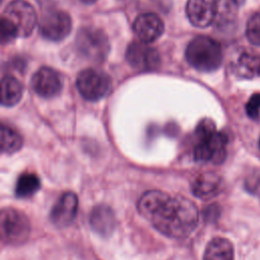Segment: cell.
Segmentation results:
<instances>
[{
	"label": "cell",
	"mask_w": 260,
	"mask_h": 260,
	"mask_svg": "<svg viewBox=\"0 0 260 260\" xmlns=\"http://www.w3.org/2000/svg\"><path fill=\"white\" fill-rule=\"evenodd\" d=\"M138 211L162 235L175 239L188 237L197 226V206L183 196H171L159 190L142 194Z\"/></svg>",
	"instance_id": "6da1fadb"
},
{
	"label": "cell",
	"mask_w": 260,
	"mask_h": 260,
	"mask_svg": "<svg viewBox=\"0 0 260 260\" xmlns=\"http://www.w3.org/2000/svg\"><path fill=\"white\" fill-rule=\"evenodd\" d=\"M193 157L197 161L221 164L226 156L228 136L216 130L212 120L202 119L195 129Z\"/></svg>",
	"instance_id": "7a4b0ae2"
},
{
	"label": "cell",
	"mask_w": 260,
	"mask_h": 260,
	"mask_svg": "<svg viewBox=\"0 0 260 260\" xmlns=\"http://www.w3.org/2000/svg\"><path fill=\"white\" fill-rule=\"evenodd\" d=\"M37 24V13L34 7L24 0H12L1 16L2 43L17 37L26 38Z\"/></svg>",
	"instance_id": "3957f363"
},
{
	"label": "cell",
	"mask_w": 260,
	"mask_h": 260,
	"mask_svg": "<svg viewBox=\"0 0 260 260\" xmlns=\"http://www.w3.org/2000/svg\"><path fill=\"white\" fill-rule=\"evenodd\" d=\"M186 59L195 69L202 72L216 70L222 63V50L213 39L205 36L194 38L186 48Z\"/></svg>",
	"instance_id": "277c9868"
},
{
	"label": "cell",
	"mask_w": 260,
	"mask_h": 260,
	"mask_svg": "<svg viewBox=\"0 0 260 260\" xmlns=\"http://www.w3.org/2000/svg\"><path fill=\"white\" fill-rule=\"evenodd\" d=\"M76 48L85 59L100 63L107 59L110 52V42L107 35L100 28L81 27L75 40Z\"/></svg>",
	"instance_id": "5b68a950"
},
{
	"label": "cell",
	"mask_w": 260,
	"mask_h": 260,
	"mask_svg": "<svg viewBox=\"0 0 260 260\" xmlns=\"http://www.w3.org/2000/svg\"><path fill=\"white\" fill-rule=\"evenodd\" d=\"M1 239L7 245H21L26 242L30 233V224L26 215L15 208L6 207L0 215Z\"/></svg>",
	"instance_id": "8992f818"
},
{
	"label": "cell",
	"mask_w": 260,
	"mask_h": 260,
	"mask_svg": "<svg viewBox=\"0 0 260 260\" xmlns=\"http://www.w3.org/2000/svg\"><path fill=\"white\" fill-rule=\"evenodd\" d=\"M76 86L79 93L85 100L95 102L108 94L112 87V80L106 72L87 68L78 74Z\"/></svg>",
	"instance_id": "52a82bcc"
},
{
	"label": "cell",
	"mask_w": 260,
	"mask_h": 260,
	"mask_svg": "<svg viewBox=\"0 0 260 260\" xmlns=\"http://www.w3.org/2000/svg\"><path fill=\"white\" fill-rule=\"evenodd\" d=\"M72 21L69 14L62 10H49L40 20L41 35L50 41L58 42L65 39L71 31Z\"/></svg>",
	"instance_id": "ba28073f"
},
{
	"label": "cell",
	"mask_w": 260,
	"mask_h": 260,
	"mask_svg": "<svg viewBox=\"0 0 260 260\" xmlns=\"http://www.w3.org/2000/svg\"><path fill=\"white\" fill-rule=\"evenodd\" d=\"M126 59L131 67L139 71H153L160 65L156 49L143 42H132L126 50Z\"/></svg>",
	"instance_id": "9c48e42d"
},
{
	"label": "cell",
	"mask_w": 260,
	"mask_h": 260,
	"mask_svg": "<svg viewBox=\"0 0 260 260\" xmlns=\"http://www.w3.org/2000/svg\"><path fill=\"white\" fill-rule=\"evenodd\" d=\"M34 91L45 99L58 95L63 88V79L58 71L50 67L40 68L31 77Z\"/></svg>",
	"instance_id": "30bf717a"
},
{
	"label": "cell",
	"mask_w": 260,
	"mask_h": 260,
	"mask_svg": "<svg viewBox=\"0 0 260 260\" xmlns=\"http://www.w3.org/2000/svg\"><path fill=\"white\" fill-rule=\"evenodd\" d=\"M231 69L239 78H260V54L251 50L238 51L231 61Z\"/></svg>",
	"instance_id": "8fae6325"
},
{
	"label": "cell",
	"mask_w": 260,
	"mask_h": 260,
	"mask_svg": "<svg viewBox=\"0 0 260 260\" xmlns=\"http://www.w3.org/2000/svg\"><path fill=\"white\" fill-rule=\"evenodd\" d=\"M217 10L216 0H188L186 4L188 19L197 27L210 25L216 17Z\"/></svg>",
	"instance_id": "7c38bea8"
},
{
	"label": "cell",
	"mask_w": 260,
	"mask_h": 260,
	"mask_svg": "<svg viewBox=\"0 0 260 260\" xmlns=\"http://www.w3.org/2000/svg\"><path fill=\"white\" fill-rule=\"evenodd\" d=\"M78 208V198L73 192H65L53 206L50 218L57 228H65L72 223Z\"/></svg>",
	"instance_id": "4fadbf2b"
},
{
	"label": "cell",
	"mask_w": 260,
	"mask_h": 260,
	"mask_svg": "<svg viewBox=\"0 0 260 260\" xmlns=\"http://www.w3.org/2000/svg\"><path fill=\"white\" fill-rule=\"evenodd\" d=\"M133 30L145 44L156 41L164 32V22L155 13H142L133 22Z\"/></svg>",
	"instance_id": "5bb4252c"
},
{
	"label": "cell",
	"mask_w": 260,
	"mask_h": 260,
	"mask_svg": "<svg viewBox=\"0 0 260 260\" xmlns=\"http://www.w3.org/2000/svg\"><path fill=\"white\" fill-rule=\"evenodd\" d=\"M89 223L91 229L100 236H111L116 226L115 213L112 208L107 205H96L90 212Z\"/></svg>",
	"instance_id": "9a60e30c"
},
{
	"label": "cell",
	"mask_w": 260,
	"mask_h": 260,
	"mask_svg": "<svg viewBox=\"0 0 260 260\" xmlns=\"http://www.w3.org/2000/svg\"><path fill=\"white\" fill-rule=\"evenodd\" d=\"M222 186L221 178L215 173H203L197 176L192 184V192L199 198H209L216 195Z\"/></svg>",
	"instance_id": "2e32d148"
},
{
	"label": "cell",
	"mask_w": 260,
	"mask_h": 260,
	"mask_svg": "<svg viewBox=\"0 0 260 260\" xmlns=\"http://www.w3.org/2000/svg\"><path fill=\"white\" fill-rule=\"evenodd\" d=\"M235 253L232 243L224 238H214L206 246L203 260H234Z\"/></svg>",
	"instance_id": "e0dca14e"
},
{
	"label": "cell",
	"mask_w": 260,
	"mask_h": 260,
	"mask_svg": "<svg viewBox=\"0 0 260 260\" xmlns=\"http://www.w3.org/2000/svg\"><path fill=\"white\" fill-rule=\"evenodd\" d=\"M22 92V85L15 77L6 75L2 78L1 103L3 106L11 107L16 105L20 101Z\"/></svg>",
	"instance_id": "ac0fdd59"
},
{
	"label": "cell",
	"mask_w": 260,
	"mask_h": 260,
	"mask_svg": "<svg viewBox=\"0 0 260 260\" xmlns=\"http://www.w3.org/2000/svg\"><path fill=\"white\" fill-rule=\"evenodd\" d=\"M41 187L40 178L34 173L21 174L15 185V195L20 198H26L34 195Z\"/></svg>",
	"instance_id": "d6986e66"
},
{
	"label": "cell",
	"mask_w": 260,
	"mask_h": 260,
	"mask_svg": "<svg viewBox=\"0 0 260 260\" xmlns=\"http://www.w3.org/2000/svg\"><path fill=\"white\" fill-rule=\"evenodd\" d=\"M22 137L18 132L7 125L1 127V149L5 153L18 151L22 146Z\"/></svg>",
	"instance_id": "ffe728a7"
},
{
	"label": "cell",
	"mask_w": 260,
	"mask_h": 260,
	"mask_svg": "<svg viewBox=\"0 0 260 260\" xmlns=\"http://www.w3.org/2000/svg\"><path fill=\"white\" fill-rule=\"evenodd\" d=\"M246 35L251 44L260 46V12L254 13L247 21Z\"/></svg>",
	"instance_id": "44dd1931"
},
{
	"label": "cell",
	"mask_w": 260,
	"mask_h": 260,
	"mask_svg": "<svg viewBox=\"0 0 260 260\" xmlns=\"http://www.w3.org/2000/svg\"><path fill=\"white\" fill-rule=\"evenodd\" d=\"M244 187L250 194L260 197V168H255L248 173L244 180Z\"/></svg>",
	"instance_id": "7402d4cb"
},
{
	"label": "cell",
	"mask_w": 260,
	"mask_h": 260,
	"mask_svg": "<svg viewBox=\"0 0 260 260\" xmlns=\"http://www.w3.org/2000/svg\"><path fill=\"white\" fill-rule=\"evenodd\" d=\"M246 113L251 119H257L260 115V93H254L246 104Z\"/></svg>",
	"instance_id": "603a6c76"
},
{
	"label": "cell",
	"mask_w": 260,
	"mask_h": 260,
	"mask_svg": "<svg viewBox=\"0 0 260 260\" xmlns=\"http://www.w3.org/2000/svg\"><path fill=\"white\" fill-rule=\"evenodd\" d=\"M81 2H83V3H85V4H92V3H94L96 0H80Z\"/></svg>",
	"instance_id": "cb8c5ba5"
},
{
	"label": "cell",
	"mask_w": 260,
	"mask_h": 260,
	"mask_svg": "<svg viewBox=\"0 0 260 260\" xmlns=\"http://www.w3.org/2000/svg\"><path fill=\"white\" fill-rule=\"evenodd\" d=\"M259 146H260V139H259Z\"/></svg>",
	"instance_id": "d4e9b609"
}]
</instances>
